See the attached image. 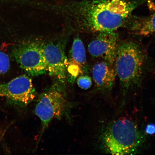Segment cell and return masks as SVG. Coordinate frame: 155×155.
Returning <instances> with one entry per match:
<instances>
[{"instance_id":"8","label":"cell","mask_w":155,"mask_h":155,"mask_svg":"<svg viewBox=\"0 0 155 155\" xmlns=\"http://www.w3.org/2000/svg\"><path fill=\"white\" fill-rule=\"evenodd\" d=\"M42 46L48 71L50 75L63 82L68 64L63 46L61 44L52 42Z\"/></svg>"},{"instance_id":"13","label":"cell","mask_w":155,"mask_h":155,"mask_svg":"<svg viewBox=\"0 0 155 155\" xmlns=\"http://www.w3.org/2000/svg\"><path fill=\"white\" fill-rule=\"evenodd\" d=\"M77 84L83 90H87L92 86V81L91 78L88 75H81L77 79Z\"/></svg>"},{"instance_id":"11","label":"cell","mask_w":155,"mask_h":155,"mask_svg":"<svg viewBox=\"0 0 155 155\" xmlns=\"http://www.w3.org/2000/svg\"><path fill=\"white\" fill-rule=\"evenodd\" d=\"M71 56L75 63L79 65L85 64L86 61V51L84 44L79 38H75L71 48Z\"/></svg>"},{"instance_id":"4","label":"cell","mask_w":155,"mask_h":155,"mask_svg":"<svg viewBox=\"0 0 155 155\" xmlns=\"http://www.w3.org/2000/svg\"><path fill=\"white\" fill-rule=\"evenodd\" d=\"M63 88L55 83L40 95L35 113L41 121V134L54 118L61 119L66 110L67 101Z\"/></svg>"},{"instance_id":"12","label":"cell","mask_w":155,"mask_h":155,"mask_svg":"<svg viewBox=\"0 0 155 155\" xmlns=\"http://www.w3.org/2000/svg\"><path fill=\"white\" fill-rule=\"evenodd\" d=\"M10 61L8 56L4 52L0 51V74H4L9 70Z\"/></svg>"},{"instance_id":"9","label":"cell","mask_w":155,"mask_h":155,"mask_svg":"<svg viewBox=\"0 0 155 155\" xmlns=\"http://www.w3.org/2000/svg\"><path fill=\"white\" fill-rule=\"evenodd\" d=\"M92 74L97 87L104 91L111 90L117 75L114 65L104 61L95 64Z\"/></svg>"},{"instance_id":"15","label":"cell","mask_w":155,"mask_h":155,"mask_svg":"<svg viewBox=\"0 0 155 155\" xmlns=\"http://www.w3.org/2000/svg\"><path fill=\"white\" fill-rule=\"evenodd\" d=\"M112 1H116V0H112Z\"/></svg>"},{"instance_id":"14","label":"cell","mask_w":155,"mask_h":155,"mask_svg":"<svg viewBox=\"0 0 155 155\" xmlns=\"http://www.w3.org/2000/svg\"><path fill=\"white\" fill-rule=\"evenodd\" d=\"M145 132L148 134H154L155 133V125L154 124H150L147 125L145 129Z\"/></svg>"},{"instance_id":"10","label":"cell","mask_w":155,"mask_h":155,"mask_svg":"<svg viewBox=\"0 0 155 155\" xmlns=\"http://www.w3.org/2000/svg\"><path fill=\"white\" fill-rule=\"evenodd\" d=\"M125 26L132 34L149 36L155 35V13L145 17H130Z\"/></svg>"},{"instance_id":"3","label":"cell","mask_w":155,"mask_h":155,"mask_svg":"<svg viewBox=\"0 0 155 155\" xmlns=\"http://www.w3.org/2000/svg\"><path fill=\"white\" fill-rule=\"evenodd\" d=\"M145 58L144 51L137 42L125 40L119 42L114 64L116 74L124 87L128 89L140 82Z\"/></svg>"},{"instance_id":"1","label":"cell","mask_w":155,"mask_h":155,"mask_svg":"<svg viewBox=\"0 0 155 155\" xmlns=\"http://www.w3.org/2000/svg\"><path fill=\"white\" fill-rule=\"evenodd\" d=\"M146 0L63 1L59 10L71 15L91 31L115 32L125 26L135 9Z\"/></svg>"},{"instance_id":"6","label":"cell","mask_w":155,"mask_h":155,"mask_svg":"<svg viewBox=\"0 0 155 155\" xmlns=\"http://www.w3.org/2000/svg\"><path fill=\"white\" fill-rule=\"evenodd\" d=\"M32 80L26 75H21L9 82L0 83V96L9 103L19 106L28 105L35 97Z\"/></svg>"},{"instance_id":"7","label":"cell","mask_w":155,"mask_h":155,"mask_svg":"<svg viewBox=\"0 0 155 155\" xmlns=\"http://www.w3.org/2000/svg\"><path fill=\"white\" fill-rule=\"evenodd\" d=\"M99 33L89 44V52L92 57L101 58L114 65L119 44V35L115 31Z\"/></svg>"},{"instance_id":"5","label":"cell","mask_w":155,"mask_h":155,"mask_svg":"<svg viewBox=\"0 0 155 155\" xmlns=\"http://www.w3.org/2000/svg\"><path fill=\"white\" fill-rule=\"evenodd\" d=\"M13 54L21 68L31 76H38L47 72L41 45L36 42L24 43L15 48Z\"/></svg>"},{"instance_id":"2","label":"cell","mask_w":155,"mask_h":155,"mask_svg":"<svg viewBox=\"0 0 155 155\" xmlns=\"http://www.w3.org/2000/svg\"><path fill=\"white\" fill-rule=\"evenodd\" d=\"M104 150L112 155L131 154L139 148L142 137L134 122L123 118L109 124L101 135Z\"/></svg>"}]
</instances>
